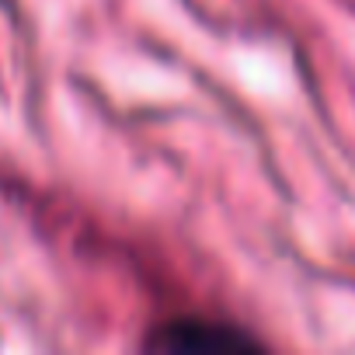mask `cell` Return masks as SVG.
I'll list each match as a JSON object with an SVG mask.
<instances>
[{
	"label": "cell",
	"mask_w": 355,
	"mask_h": 355,
	"mask_svg": "<svg viewBox=\"0 0 355 355\" xmlns=\"http://www.w3.org/2000/svg\"><path fill=\"white\" fill-rule=\"evenodd\" d=\"M150 345L167 348V352H244V348H251V338L227 324L185 317V320H171V324L157 327Z\"/></svg>",
	"instance_id": "6da1fadb"
}]
</instances>
